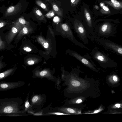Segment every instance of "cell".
Wrapping results in <instances>:
<instances>
[{"mask_svg": "<svg viewBox=\"0 0 122 122\" xmlns=\"http://www.w3.org/2000/svg\"><path fill=\"white\" fill-rule=\"evenodd\" d=\"M108 53L105 54L104 52L96 50L94 57L101 65L104 67H112L116 65L115 61L109 56Z\"/></svg>", "mask_w": 122, "mask_h": 122, "instance_id": "cell-1", "label": "cell"}, {"mask_svg": "<svg viewBox=\"0 0 122 122\" xmlns=\"http://www.w3.org/2000/svg\"><path fill=\"white\" fill-rule=\"evenodd\" d=\"M98 40L106 50H109L117 55L122 56V46L106 39H101Z\"/></svg>", "mask_w": 122, "mask_h": 122, "instance_id": "cell-2", "label": "cell"}, {"mask_svg": "<svg viewBox=\"0 0 122 122\" xmlns=\"http://www.w3.org/2000/svg\"><path fill=\"white\" fill-rule=\"evenodd\" d=\"M24 25L20 24L17 20L13 22V26L6 37V41L8 43H10L12 41Z\"/></svg>", "mask_w": 122, "mask_h": 122, "instance_id": "cell-3", "label": "cell"}, {"mask_svg": "<svg viewBox=\"0 0 122 122\" xmlns=\"http://www.w3.org/2000/svg\"><path fill=\"white\" fill-rule=\"evenodd\" d=\"M22 7L20 3L15 5L10 6L7 9L5 16L7 17L15 15L20 12Z\"/></svg>", "mask_w": 122, "mask_h": 122, "instance_id": "cell-4", "label": "cell"}, {"mask_svg": "<svg viewBox=\"0 0 122 122\" xmlns=\"http://www.w3.org/2000/svg\"><path fill=\"white\" fill-rule=\"evenodd\" d=\"M74 25L76 31L83 38L85 37L86 31L81 23L78 20L75 21Z\"/></svg>", "mask_w": 122, "mask_h": 122, "instance_id": "cell-5", "label": "cell"}, {"mask_svg": "<svg viewBox=\"0 0 122 122\" xmlns=\"http://www.w3.org/2000/svg\"><path fill=\"white\" fill-rule=\"evenodd\" d=\"M72 54L74 56L86 65L92 69H95L91 63L86 58L76 53H73Z\"/></svg>", "mask_w": 122, "mask_h": 122, "instance_id": "cell-6", "label": "cell"}, {"mask_svg": "<svg viewBox=\"0 0 122 122\" xmlns=\"http://www.w3.org/2000/svg\"><path fill=\"white\" fill-rule=\"evenodd\" d=\"M0 113H10L17 112V109L15 106L12 105H8L4 106L0 110Z\"/></svg>", "mask_w": 122, "mask_h": 122, "instance_id": "cell-7", "label": "cell"}, {"mask_svg": "<svg viewBox=\"0 0 122 122\" xmlns=\"http://www.w3.org/2000/svg\"><path fill=\"white\" fill-rule=\"evenodd\" d=\"M32 30V28L30 26V24L25 25L20 31L17 38H19L29 33Z\"/></svg>", "mask_w": 122, "mask_h": 122, "instance_id": "cell-8", "label": "cell"}, {"mask_svg": "<svg viewBox=\"0 0 122 122\" xmlns=\"http://www.w3.org/2000/svg\"><path fill=\"white\" fill-rule=\"evenodd\" d=\"M33 12L37 19L46 21V20L44 15L38 8L37 7L34 8L33 10Z\"/></svg>", "mask_w": 122, "mask_h": 122, "instance_id": "cell-9", "label": "cell"}, {"mask_svg": "<svg viewBox=\"0 0 122 122\" xmlns=\"http://www.w3.org/2000/svg\"><path fill=\"white\" fill-rule=\"evenodd\" d=\"M19 84L17 83H4L0 84V90H6L15 87L17 86V84Z\"/></svg>", "mask_w": 122, "mask_h": 122, "instance_id": "cell-10", "label": "cell"}, {"mask_svg": "<svg viewBox=\"0 0 122 122\" xmlns=\"http://www.w3.org/2000/svg\"><path fill=\"white\" fill-rule=\"evenodd\" d=\"M84 13L85 18L87 23L90 27L92 26L91 19L90 15L86 9L84 8Z\"/></svg>", "mask_w": 122, "mask_h": 122, "instance_id": "cell-11", "label": "cell"}, {"mask_svg": "<svg viewBox=\"0 0 122 122\" xmlns=\"http://www.w3.org/2000/svg\"><path fill=\"white\" fill-rule=\"evenodd\" d=\"M62 31L70 36H72V32L68 25L66 24H62L61 25Z\"/></svg>", "mask_w": 122, "mask_h": 122, "instance_id": "cell-12", "label": "cell"}, {"mask_svg": "<svg viewBox=\"0 0 122 122\" xmlns=\"http://www.w3.org/2000/svg\"><path fill=\"white\" fill-rule=\"evenodd\" d=\"M61 111L68 113H70L75 114H81L80 112L77 111L74 109L70 108H62L61 109Z\"/></svg>", "mask_w": 122, "mask_h": 122, "instance_id": "cell-13", "label": "cell"}, {"mask_svg": "<svg viewBox=\"0 0 122 122\" xmlns=\"http://www.w3.org/2000/svg\"><path fill=\"white\" fill-rule=\"evenodd\" d=\"M51 4L53 10L55 13L61 16H62V12L57 5L54 3H53Z\"/></svg>", "mask_w": 122, "mask_h": 122, "instance_id": "cell-14", "label": "cell"}, {"mask_svg": "<svg viewBox=\"0 0 122 122\" xmlns=\"http://www.w3.org/2000/svg\"><path fill=\"white\" fill-rule=\"evenodd\" d=\"M36 3L38 5L43 9L45 11H47L48 10L46 5L40 0H36Z\"/></svg>", "mask_w": 122, "mask_h": 122, "instance_id": "cell-15", "label": "cell"}, {"mask_svg": "<svg viewBox=\"0 0 122 122\" xmlns=\"http://www.w3.org/2000/svg\"><path fill=\"white\" fill-rule=\"evenodd\" d=\"M13 69H11L6 71L0 74V78L1 80L9 75L13 71Z\"/></svg>", "mask_w": 122, "mask_h": 122, "instance_id": "cell-16", "label": "cell"}, {"mask_svg": "<svg viewBox=\"0 0 122 122\" xmlns=\"http://www.w3.org/2000/svg\"><path fill=\"white\" fill-rule=\"evenodd\" d=\"M16 20L23 25H25L30 24L29 22L26 21L22 16Z\"/></svg>", "mask_w": 122, "mask_h": 122, "instance_id": "cell-17", "label": "cell"}, {"mask_svg": "<svg viewBox=\"0 0 122 122\" xmlns=\"http://www.w3.org/2000/svg\"><path fill=\"white\" fill-rule=\"evenodd\" d=\"M55 13V12L53 10H51L46 14L45 16L47 18H50L54 16Z\"/></svg>", "mask_w": 122, "mask_h": 122, "instance_id": "cell-18", "label": "cell"}, {"mask_svg": "<svg viewBox=\"0 0 122 122\" xmlns=\"http://www.w3.org/2000/svg\"><path fill=\"white\" fill-rule=\"evenodd\" d=\"M71 84L72 86L74 87H78L80 85V83L79 81L77 80H73L71 82Z\"/></svg>", "mask_w": 122, "mask_h": 122, "instance_id": "cell-19", "label": "cell"}, {"mask_svg": "<svg viewBox=\"0 0 122 122\" xmlns=\"http://www.w3.org/2000/svg\"><path fill=\"white\" fill-rule=\"evenodd\" d=\"M48 73V72L47 71L45 70L40 72L39 74L41 76H43L46 75Z\"/></svg>", "mask_w": 122, "mask_h": 122, "instance_id": "cell-20", "label": "cell"}, {"mask_svg": "<svg viewBox=\"0 0 122 122\" xmlns=\"http://www.w3.org/2000/svg\"><path fill=\"white\" fill-rule=\"evenodd\" d=\"M79 0H71V6H76L79 2Z\"/></svg>", "mask_w": 122, "mask_h": 122, "instance_id": "cell-21", "label": "cell"}, {"mask_svg": "<svg viewBox=\"0 0 122 122\" xmlns=\"http://www.w3.org/2000/svg\"><path fill=\"white\" fill-rule=\"evenodd\" d=\"M39 99L38 96L36 95L34 96L32 98V101L33 103H35L38 101Z\"/></svg>", "mask_w": 122, "mask_h": 122, "instance_id": "cell-22", "label": "cell"}, {"mask_svg": "<svg viewBox=\"0 0 122 122\" xmlns=\"http://www.w3.org/2000/svg\"><path fill=\"white\" fill-rule=\"evenodd\" d=\"M49 114H54L58 115H66L70 114H65L64 113L59 112H52L50 113Z\"/></svg>", "mask_w": 122, "mask_h": 122, "instance_id": "cell-23", "label": "cell"}, {"mask_svg": "<svg viewBox=\"0 0 122 122\" xmlns=\"http://www.w3.org/2000/svg\"><path fill=\"white\" fill-rule=\"evenodd\" d=\"M6 23L5 21L0 20V28H1L3 26H4L6 24Z\"/></svg>", "mask_w": 122, "mask_h": 122, "instance_id": "cell-24", "label": "cell"}, {"mask_svg": "<svg viewBox=\"0 0 122 122\" xmlns=\"http://www.w3.org/2000/svg\"><path fill=\"white\" fill-rule=\"evenodd\" d=\"M24 50L27 52L30 51H31V49L28 47H25L23 48Z\"/></svg>", "mask_w": 122, "mask_h": 122, "instance_id": "cell-25", "label": "cell"}, {"mask_svg": "<svg viewBox=\"0 0 122 122\" xmlns=\"http://www.w3.org/2000/svg\"><path fill=\"white\" fill-rule=\"evenodd\" d=\"M82 100L81 98H78L76 101L75 103L77 104H79L81 103Z\"/></svg>", "mask_w": 122, "mask_h": 122, "instance_id": "cell-26", "label": "cell"}, {"mask_svg": "<svg viewBox=\"0 0 122 122\" xmlns=\"http://www.w3.org/2000/svg\"><path fill=\"white\" fill-rule=\"evenodd\" d=\"M30 104L28 100H27L25 102V107L26 108H29L30 106Z\"/></svg>", "mask_w": 122, "mask_h": 122, "instance_id": "cell-27", "label": "cell"}, {"mask_svg": "<svg viewBox=\"0 0 122 122\" xmlns=\"http://www.w3.org/2000/svg\"><path fill=\"white\" fill-rule=\"evenodd\" d=\"M43 46L45 48H47L49 47V44L48 42H46L43 44Z\"/></svg>", "mask_w": 122, "mask_h": 122, "instance_id": "cell-28", "label": "cell"}, {"mask_svg": "<svg viewBox=\"0 0 122 122\" xmlns=\"http://www.w3.org/2000/svg\"><path fill=\"white\" fill-rule=\"evenodd\" d=\"M113 5L114 6L116 7H118L120 5V4L117 1H115Z\"/></svg>", "mask_w": 122, "mask_h": 122, "instance_id": "cell-29", "label": "cell"}, {"mask_svg": "<svg viewBox=\"0 0 122 122\" xmlns=\"http://www.w3.org/2000/svg\"><path fill=\"white\" fill-rule=\"evenodd\" d=\"M59 20V19L58 17L57 16L55 17V18H54L53 19L54 21L55 22H58Z\"/></svg>", "mask_w": 122, "mask_h": 122, "instance_id": "cell-30", "label": "cell"}, {"mask_svg": "<svg viewBox=\"0 0 122 122\" xmlns=\"http://www.w3.org/2000/svg\"><path fill=\"white\" fill-rule=\"evenodd\" d=\"M34 63V61L33 60H30L27 62V64L29 65H33Z\"/></svg>", "mask_w": 122, "mask_h": 122, "instance_id": "cell-31", "label": "cell"}, {"mask_svg": "<svg viewBox=\"0 0 122 122\" xmlns=\"http://www.w3.org/2000/svg\"><path fill=\"white\" fill-rule=\"evenodd\" d=\"M100 111H101V110L100 109H99L98 110H97L93 112H92V113H91L90 114H95L96 113H98L100 112Z\"/></svg>", "mask_w": 122, "mask_h": 122, "instance_id": "cell-32", "label": "cell"}, {"mask_svg": "<svg viewBox=\"0 0 122 122\" xmlns=\"http://www.w3.org/2000/svg\"><path fill=\"white\" fill-rule=\"evenodd\" d=\"M113 79L114 81H116L117 80V77L116 76H114L113 77Z\"/></svg>", "mask_w": 122, "mask_h": 122, "instance_id": "cell-33", "label": "cell"}, {"mask_svg": "<svg viewBox=\"0 0 122 122\" xmlns=\"http://www.w3.org/2000/svg\"><path fill=\"white\" fill-rule=\"evenodd\" d=\"M103 9L105 10L106 11H108L109 10V9L107 7L105 6H103Z\"/></svg>", "mask_w": 122, "mask_h": 122, "instance_id": "cell-34", "label": "cell"}, {"mask_svg": "<svg viewBox=\"0 0 122 122\" xmlns=\"http://www.w3.org/2000/svg\"><path fill=\"white\" fill-rule=\"evenodd\" d=\"M115 106L117 107H120V105L119 104H117L115 105Z\"/></svg>", "mask_w": 122, "mask_h": 122, "instance_id": "cell-35", "label": "cell"}, {"mask_svg": "<svg viewBox=\"0 0 122 122\" xmlns=\"http://www.w3.org/2000/svg\"><path fill=\"white\" fill-rule=\"evenodd\" d=\"M111 1L112 3H114V1L113 0H112Z\"/></svg>", "mask_w": 122, "mask_h": 122, "instance_id": "cell-36", "label": "cell"}, {"mask_svg": "<svg viewBox=\"0 0 122 122\" xmlns=\"http://www.w3.org/2000/svg\"><path fill=\"white\" fill-rule=\"evenodd\" d=\"M101 6H103V4H101Z\"/></svg>", "mask_w": 122, "mask_h": 122, "instance_id": "cell-37", "label": "cell"}]
</instances>
